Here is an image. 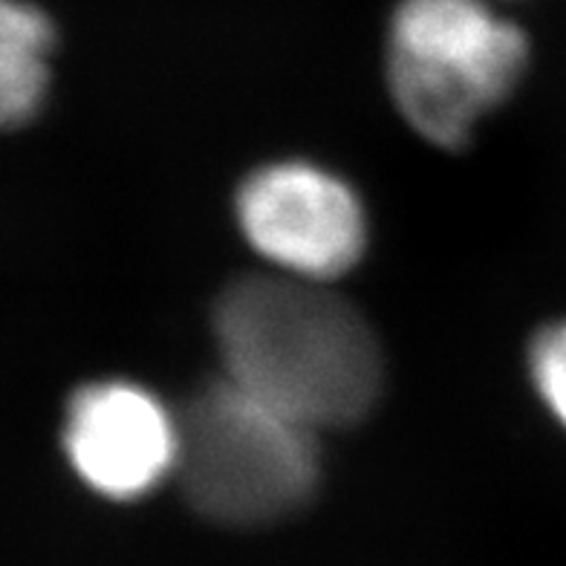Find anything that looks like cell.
<instances>
[{
    "label": "cell",
    "instance_id": "obj_1",
    "mask_svg": "<svg viewBox=\"0 0 566 566\" xmlns=\"http://www.w3.org/2000/svg\"><path fill=\"white\" fill-rule=\"evenodd\" d=\"M211 329L226 379L313 431L361 422L379 402L376 333L327 283L238 277L220 292Z\"/></svg>",
    "mask_w": 566,
    "mask_h": 566
},
{
    "label": "cell",
    "instance_id": "obj_2",
    "mask_svg": "<svg viewBox=\"0 0 566 566\" xmlns=\"http://www.w3.org/2000/svg\"><path fill=\"white\" fill-rule=\"evenodd\" d=\"M530 41L489 0H399L388 23V87L424 142L462 150L521 84Z\"/></svg>",
    "mask_w": 566,
    "mask_h": 566
},
{
    "label": "cell",
    "instance_id": "obj_3",
    "mask_svg": "<svg viewBox=\"0 0 566 566\" xmlns=\"http://www.w3.org/2000/svg\"><path fill=\"white\" fill-rule=\"evenodd\" d=\"M177 478L188 503L223 526L277 523L315 497L318 431L223 379L182 413Z\"/></svg>",
    "mask_w": 566,
    "mask_h": 566
},
{
    "label": "cell",
    "instance_id": "obj_4",
    "mask_svg": "<svg viewBox=\"0 0 566 566\" xmlns=\"http://www.w3.org/2000/svg\"><path fill=\"white\" fill-rule=\"evenodd\" d=\"M234 220L277 275L310 283L347 275L370 234L356 188L310 159H275L249 171L234 195Z\"/></svg>",
    "mask_w": 566,
    "mask_h": 566
},
{
    "label": "cell",
    "instance_id": "obj_5",
    "mask_svg": "<svg viewBox=\"0 0 566 566\" xmlns=\"http://www.w3.org/2000/svg\"><path fill=\"white\" fill-rule=\"evenodd\" d=\"M61 446L90 492L134 503L177 474L182 419L139 381H87L70 396Z\"/></svg>",
    "mask_w": 566,
    "mask_h": 566
},
{
    "label": "cell",
    "instance_id": "obj_6",
    "mask_svg": "<svg viewBox=\"0 0 566 566\" xmlns=\"http://www.w3.org/2000/svg\"><path fill=\"white\" fill-rule=\"evenodd\" d=\"M55 27L32 0H0V130H15L44 107L53 78Z\"/></svg>",
    "mask_w": 566,
    "mask_h": 566
},
{
    "label": "cell",
    "instance_id": "obj_7",
    "mask_svg": "<svg viewBox=\"0 0 566 566\" xmlns=\"http://www.w3.org/2000/svg\"><path fill=\"white\" fill-rule=\"evenodd\" d=\"M530 379L555 422L566 428V318L552 321L532 338Z\"/></svg>",
    "mask_w": 566,
    "mask_h": 566
}]
</instances>
